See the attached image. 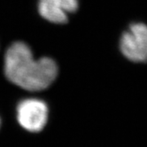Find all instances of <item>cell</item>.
I'll return each instance as SVG.
<instances>
[{
  "label": "cell",
  "instance_id": "cell-1",
  "mask_svg": "<svg viewBox=\"0 0 147 147\" xmlns=\"http://www.w3.org/2000/svg\"><path fill=\"white\" fill-rule=\"evenodd\" d=\"M4 73L15 86L37 92L48 89L57 79L59 67L49 57L36 59L30 47L23 42H14L8 47L4 58Z\"/></svg>",
  "mask_w": 147,
  "mask_h": 147
},
{
  "label": "cell",
  "instance_id": "cell-2",
  "mask_svg": "<svg viewBox=\"0 0 147 147\" xmlns=\"http://www.w3.org/2000/svg\"><path fill=\"white\" fill-rule=\"evenodd\" d=\"M50 108L47 102L38 98H25L18 101L15 107V118L24 130L38 133L48 123Z\"/></svg>",
  "mask_w": 147,
  "mask_h": 147
},
{
  "label": "cell",
  "instance_id": "cell-3",
  "mask_svg": "<svg viewBox=\"0 0 147 147\" xmlns=\"http://www.w3.org/2000/svg\"><path fill=\"white\" fill-rule=\"evenodd\" d=\"M120 50L129 60L141 63L147 57V28L142 22H135L122 33L120 39Z\"/></svg>",
  "mask_w": 147,
  "mask_h": 147
},
{
  "label": "cell",
  "instance_id": "cell-4",
  "mask_svg": "<svg viewBox=\"0 0 147 147\" xmlns=\"http://www.w3.org/2000/svg\"><path fill=\"white\" fill-rule=\"evenodd\" d=\"M78 0H38L37 11L42 18L53 24H65L68 15L76 13Z\"/></svg>",
  "mask_w": 147,
  "mask_h": 147
},
{
  "label": "cell",
  "instance_id": "cell-5",
  "mask_svg": "<svg viewBox=\"0 0 147 147\" xmlns=\"http://www.w3.org/2000/svg\"><path fill=\"white\" fill-rule=\"evenodd\" d=\"M1 126H2V119L0 117V129H1Z\"/></svg>",
  "mask_w": 147,
  "mask_h": 147
}]
</instances>
